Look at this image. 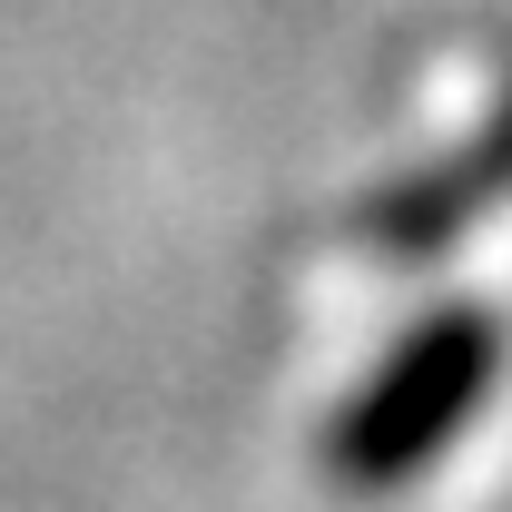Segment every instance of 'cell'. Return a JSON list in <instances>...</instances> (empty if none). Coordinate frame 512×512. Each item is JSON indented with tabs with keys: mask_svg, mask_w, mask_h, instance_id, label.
I'll return each instance as SVG.
<instances>
[{
	"mask_svg": "<svg viewBox=\"0 0 512 512\" xmlns=\"http://www.w3.org/2000/svg\"><path fill=\"white\" fill-rule=\"evenodd\" d=\"M503 197H512V89H503V109L473 128L463 148L404 168V178H384V188L355 207V247L384 256V266H434V256L463 247Z\"/></svg>",
	"mask_w": 512,
	"mask_h": 512,
	"instance_id": "obj_2",
	"label": "cell"
},
{
	"mask_svg": "<svg viewBox=\"0 0 512 512\" xmlns=\"http://www.w3.org/2000/svg\"><path fill=\"white\" fill-rule=\"evenodd\" d=\"M512 365V325L483 306V296H444L384 345L365 375L345 384V404L325 414V483L345 503H394L414 483L444 473V453L493 414Z\"/></svg>",
	"mask_w": 512,
	"mask_h": 512,
	"instance_id": "obj_1",
	"label": "cell"
}]
</instances>
